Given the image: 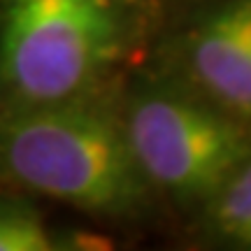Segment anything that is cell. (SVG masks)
Wrapping results in <instances>:
<instances>
[{
    "label": "cell",
    "mask_w": 251,
    "mask_h": 251,
    "mask_svg": "<svg viewBox=\"0 0 251 251\" xmlns=\"http://www.w3.org/2000/svg\"><path fill=\"white\" fill-rule=\"evenodd\" d=\"M151 61L251 126V0H181Z\"/></svg>",
    "instance_id": "277c9868"
},
{
    "label": "cell",
    "mask_w": 251,
    "mask_h": 251,
    "mask_svg": "<svg viewBox=\"0 0 251 251\" xmlns=\"http://www.w3.org/2000/svg\"><path fill=\"white\" fill-rule=\"evenodd\" d=\"M121 89L0 114V188L112 224L151 221L165 205L130 151Z\"/></svg>",
    "instance_id": "7a4b0ae2"
},
{
    "label": "cell",
    "mask_w": 251,
    "mask_h": 251,
    "mask_svg": "<svg viewBox=\"0 0 251 251\" xmlns=\"http://www.w3.org/2000/svg\"><path fill=\"white\" fill-rule=\"evenodd\" d=\"M58 249L45 214L24 193L0 188V251Z\"/></svg>",
    "instance_id": "8992f818"
},
{
    "label": "cell",
    "mask_w": 251,
    "mask_h": 251,
    "mask_svg": "<svg viewBox=\"0 0 251 251\" xmlns=\"http://www.w3.org/2000/svg\"><path fill=\"white\" fill-rule=\"evenodd\" d=\"M181 0H0V114L119 91Z\"/></svg>",
    "instance_id": "6da1fadb"
},
{
    "label": "cell",
    "mask_w": 251,
    "mask_h": 251,
    "mask_svg": "<svg viewBox=\"0 0 251 251\" xmlns=\"http://www.w3.org/2000/svg\"><path fill=\"white\" fill-rule=\"evenodd\" d=\"M196 214L212 240L251 251V153Z\"/></svg>",
    "instance_id": "5b68a950"
},
{
    "label": "cell",
    "mask_w": 251,
    "mask_h": 251,
    "mask_svg": "<svg viewBox=\"0 0 251 251\" xmlns=\"http://www.w3.org/2000/svg\"><path fill=\"white\" fill-rule=\"evenodd\" d=\"M126 137L165 207L196 214L251 153V126L149 61L121 89Z\"/></svg>",
    "instance_id": "3957f363"
}]
</instances>
